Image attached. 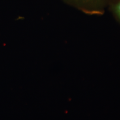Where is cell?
Here are the masks:
<instances>
[{
	"label": "cell",
	"mask_w": 120,
	"mask_h": 120,
	"mask_svg": "<svg viewBox=\"0 0 120 120\" xmlns=\"http://www.w3.org/2000/svg\"><path fill=\"white\" fill-rule=\"evenodd\" d=\"M65 3L90 15H102L117 0H63Z\"/></svg>",
	"instance_id": "obj_1"
},
{
	"label": "cell",
	"mask_w": 120,
	"mask_h": 120,
	"mask_svg": "<svg viewBox=\"0 0 120 120\" xmlns=\"http://www.w3.org/2000/svg\"><path fill=\"white\" fill-rule=\"evenodd\" d=\"M116 21L120 24V0H117L108 7Z\"/></svg>",
	"instance_id": "obj_2"
}]
</instances>
